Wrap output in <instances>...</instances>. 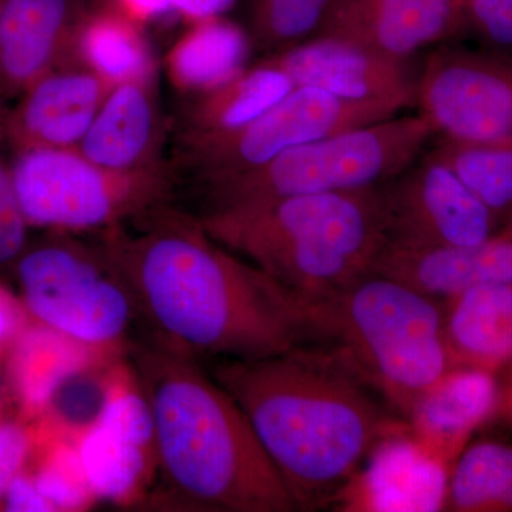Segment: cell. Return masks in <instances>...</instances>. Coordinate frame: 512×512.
I'll list each match as a JSON object with an SVG mask.
<instances>
[{
    "instance_id": "6da1fadb",
    "label": "cell",
    "mask_w": 512,
    "mask_h": 512,
    "mask_svg": "<svg viewBox=\"0 0 512 512\" xmlns=\"http://www.w3.org/2000/svg\"><path fill=\"white\" fill-rule=\"evenodd\" d=\"M104 231L153 342L190 359L259 360L312 342L309 302L167 201Z\"/></svg>"
},
{
    "instance_id": "7a4b0ae2",
    "label": "cell",
    "mask_w": 512,
    "mask_h": 512,
    "mask_svg": "<svg viewBox=\"0 0 512 512\" xmlns=\"http://www.w3.org/2000/svg\"><path fill=\"white\" fill-rule=\"evenodd\" d=\"M211 376L248 417L298 511L332 507L377 443L409 431L318 343L266 359L222 360Z\"/></svg>"
},
{
    "instance_id": "3957f363",
    "label": "cell",
    "mask_w": 512,
    "mask_h": 512,
    "mask_svg": "<svg viewBox=\"0 0 512 512\" xmlns=\"http://www.w3.org/2000/svg\"><path fill=\"white\" fill-rule=\"evenodd\" d=\"M154 426L161 503L201 512H292L291 494L248 417L200 363L158 343L131 350Z\"/></svg>"
},
{
    "instance_id": "277c9868",
    "label": "cell",
    "mask_w": 512,
    "mask_h": 512,
    "mask_svg": "<svg viewBox=\"0 0 512 512\" xmlns=\"http://www.w3.org/2000/svg\"><path fill=\"white\" fill-rule=\"evenodd\" d=\"M198 220L215 241L308 302L372 272L386 245L379 187L251 202Z\"/></svg>"
},
{
    "instance_id": "5b68a950",
    "label": "cell",
    "mask_w": 512,
    "mask_h": 512,
    "mask_svg": "<svg viewBox=\"0 0 512 512\" xmlns=\"http://www.w3.org/2000/svg\"><path fill=\"white\" fill-rule=\"evenodd\" d=\"M309 323L312 342L404 420L420 394L453 367L444 302L377 272L309 302Z\"/></svg>"
},
{
    "instance_id": "8992f818",
    "label": "cell",
    "mask_w": 512,
    "mask_h": 512,
    "mask_svg": "<svg viewBox=\"0 0 512 512\" xmlns=\"http://www.w3.org/2000/svg\"><path fill=\"white\" fill-rule=\"evenodd\" d=\"M433 136L430 121L394 116L291 148L261 167L201 180L207 211L251 202L366 190L416 163Z\"/></svg>"
},
{
    "instance_id": "52a82bcc",
    "label": "cell",
    "mask_w": 512,
    "mask_h": 512,
    "mask_svg": "<svg viewBox=\"0 0 512 512\" xmlns=\"http://www.w3.org/2000/svg\"><path fill=\"white\" fill-rule=\"evenodd\" d=\"M13 272L30 315L79 345H113L138 316L133 293L101 245L42 239L28 244Z\"/></svg>"
},
{
    "instance_id": "ba28073f",
    "label": "cell",
    "mask_w": 512,
    "mask_h": 512,
    "mask_svg": "<svg viewBox=\"0 0 512 512\" xmlns=\"http://www.w3.org/2000/svg\"><path fill=\"white\" fill-rule=\"evenodd\" d=\"M13 183L29 227L106 231L167 201L170 183L158 167L113 171L76 148L16 151Z\"/></svg>"
},
{
    "instance_id": "9c48e42d",
    "label": "cell",
    "mask_w": 512,
    "mask_h": 512,
    "mask_svg": "<svg viewBox=\"0 0 512 512\" xmlns=\"http://www.w3.org/2000/svg\"><path fill=\"white\" fill-rule=\"evenodd\" d=\"M396 101H350L295 87L261 117L227 133L187 136V157L201 180L261 167L291 148L399 116Z\"/></svg>"
},
{
    "instance_id": "30bf717a",
    "label": "cell",
    "mask_w": 512,
    "mask_h": 512,
    "mask_svg": "<svg viewBox=\"0 0 512 512\" xmlns=\"http://www.w3.org/2000/svg\"><path fill=\"white\" fill-rule=\"evenodd\" d=\"M379 191L389 247H471L501 229L497 215L430 153Z\"/></svg>"
},
{
    "instance_id": "8fae6325",
    "label": "cell",
    "mask_w": 512,
    "mask_h": 512,
    "mask_svg": "<svg viewBox=\"0 0 512 512\" xmlns=\"http://www.w3.org/2000/svg\"><path fill=\"white\" fill-rule=\"evenodd\" d=\"M416 103L444 140L512 146V63L501 57L451 47L431 53Z\"/></svg>"
},
{
    "instance_id": "7c38bea8",
    "label": "cell",
    "mask_w": 512,
    "mask_h": 512,
    "mask_svg": "<svg viewBox=\"0 0 512 512\" xmlns=\"http://www.w3.org/2000/svg\"><path fill=\"white\" fill-rule=\"evenodd\" d=\"M288 74L295 87H312L350 101L416 103V84L409 62L367 47L313 37L265 60Z\"/></svg>"
},
{
    "instance_id": "4fadbf2b",
    "label": "cell",
    "mask_w": 512,
    "mask_h": 512,
    "mask_svg": "<svg viewBox=\"0 0 512 512\" xmlns=\"http://www.w3.org/2000/svg\"><path fill=\"white\" fill-rule=\"evenodd\" d=\"M113 89L89 69L63 60L3 111L8 146L76 148L92 126L101 104Z\"/></svg>"
},
{
    "instance_id": "5bb4252c",
    "label": "cell",
    "mask_w": 512,
    "mask_h": 512,
    "mask_svg": "<svg viewBox=\"0 0 512 512\" xmlns=\"http://www.w3.org/2000/svg\"><path fill=\"white\" fill-rule=\"evenodd\" d=\"M464 23L463 0H335L315 37L346 40L409 62Z\"/></svg>"
},
{
    "instance_id": "9a60e30c",
    "label": "cell",
    "mask_w": 512,
    "mask_h": 512,
    "mask_svg": "<svg viewBox=\"0 0 512 512\" xmlns=\"http://www.w3.org/2000/svg\"><path fill=\"white\" fill-rule=\"evenodd\" d=\"M451 468L429 456L410 430L377 443L332 507L345 512L444 510Z\"/></svg>"
},
{
    "instance_id": "2e32d148",
    "label": "cell",
    "mask_w": 512,
    "mask_h": 512,
    "mask_svg": "<svg viewBox=\"0 0 512 512\" xmlns=\"http://www.w3.org/2000/svg\"><path fill=\"white\" fill-rule=\"evenodd\" d=\"M84 0H0V110L66 59Z\"/></svg>"
},
{
    "instance_id": "e0dca14e",
    "label": "cell",
    "mask_w": 512,
    "mask_h": 512,
    "mask_svg": "<svg viewBox=\"0 0 512 512\" xmlns=\"http://www.w3.org/2000/svg\"><path fill=\"white\" fill-rule=\"evenodd\" d=\"M503 389L485 370L453 366L407 414L410 434L429 456L453 467L471 437L500 410Z\"/></svg>"
},
{
    "instance_id": "ac0fdd59",
    "label": "cell",
    "mask_w": 512,
    "mask_h": 512,
    "mask_svg": "<svg viewBox=\"0 0 512 512\" xmlns=\"http://www.w3.org/2000/svg\"><path fill=\"white\" fill-rule=\"evenodd\" d=\"M372 272L447 301L477 286L512 288V241L495 235L471 247L409 249L384 245Z\"/></svg>"
},
{
    "instance_id": "d6986e66",
    "label": "cell",
    "mask_w": 512,
    "mask_h": 512,
    "mask_svg": "<svg viewBox=\"0 0 512 512\" xmlns=\"http://www.w3.org/2000/svg\"><path fill=\"white\" fill-rule=\"evenodd\" d=\"M451 365L497 376L512 366V288L477 286L444 301Z\"/></svg>"
},
{
    "instance_id": "ffe728a7",
    "label": "cell",
    "mask_w": 512,
    "mask_h": 512,
    "mask_svg": "<svg viewBox=\"0 0 512 512\" xmlns=\"http://www.w3.org/2000/svg\"><path fill=\"white\" fill-rule=\"evenodd\" d=\"M157 116L148 83L114 86L76 150L113 171L156 167L150 156L157 140Z\"/></svg>"
},
{
    "instance_id": "44dd1931",
    "label": "cell",
    "mask_w": 512,
    "mask_h": 512,
    "mask_svg": "<svg viewBox=\"0 0 512 512\" xmlns=\"http://www.w3.org/2000/svg\"><path fill=\"white\" fill-rule=\"evenodd\" d=\"M76 56L82 66L113 87L150 83L154 73L153 56L141 26L109 6L87 10L66 59Z\"/></svg>"
},
{
    "instance_id": "7402d4cb",
    "label": "cell",
    "mask_w": 512,
    "mask_h": 512,
    "mask_svg": "<svg viewBox=\"0 0 512 512\" xmlns=\"http://www.w3.org/2000/svg\"><path fill=\"white\" fill-rule=\"evenodd\" d=\"M251 37L237 23L220 18L198 20L167 57V72L178 89L205 94L244 72Z\"/></svg>"
},
{
    "instance_id": "603a6c76",
    "label": "cell",
    "mask_w": 512,
    "mask_h": 512,
    "mask_svg": "<svg viewBox=\"0 0 512 512\" xmlns=\"http://www.w3.org/2000/svg\"><path fill=\"white\" fill-rule=\"evenodd\" d=\"M295 84L288 74L262 62L248 72L202 94L187 136L227 133L247 126L284 100Z\"/></svg>"
},
{
    "instance_id": "cb8c5ba5",
    "label": "cell",
    "mask_w": 512,
    "mask_h": 512,
    "mask_svg": "<svg viewBox=\"0 0 512 512\" xmlns=\"http://www.w3.org/2000/svg\"><path fill=\"white\" fill-rule=\"evenodd\" d=\"M447 512H512V446L483 440L464 448L448 477Z\"/></svg>"
},
{
    "instance_id": "d4e9b609",
    "label": "cell",
    "mask_w": 512,
    "mask_h": 512,
    "mask_svg": "<svg viewBox=\"0 0 512 512\" xmlns=\"http://www.w3.org/2000/svg\"><path fill=\"white\" fill-rule=\"evenodd\" d=\"M430 154L448 165L497 215L501 228L512 221L511 144H467L444 140Z\"/></svg>"
},
{
    "instance_id": "484cf974",
    "label": "cell",
    "mask_w": 512,
    "mask_h": 512,
    "mask_svg": "<svg viewBox=\"0 0 512 512\" xmlns=\"http://www.w3.org/2000/svg\"><path fill=\"white\" fill-rule=\"evenodd\" d=\"M147 451L93 424L79 451L93 494L117 500L133 493L146 474Z\"/></svg>"
},
{
    "instance_id": "4316f807",
    "label": "cell",
    "mask_w": 512,
    "mask_h": 512,
    "mask_svg": "<svg viewBox=\"0 0 512 512\" xmlns=\"http://www.w3.org/2000/svg\"><path fill=\"white\" fill-rule=\"evenodd\" d=\"M67 338L49 329L30 333L20 346L18 380L20 389L30 403L46 402L57 387L72 376L77 366L76 356L64 348Z\"/></svg>"
},
{
    "instance_id": "83f0119b",
    "label": "cell",
    "mask_w": 512,
    "mask_h": 512,
    "mask_svg": "<svg viewBox=\"0 0 512 512\" xmlns=\"http://www.w3.org/2000/svg\"><path fill=\"white\" fill-rule=\"evenodd\" d=\"M335 0H271L251 10L252 29L261 45L288 49L312 39Z\"/></svg>"
},
{
    "instance_id": "f1b7e54d",
    "label": "cell",
    "mask_w": 512,
    "mask_h": 512,
    "mask_svg": "<svg viewBox=\"0 0 512 512\" xmlns=\"http://www.w3.org/2000/svg\"><path fill=\"white\" fill-rule=\"evenodd\" d=\"M2 116L3 110H0V272L13 269L29 244V224L16 194L12 163L3 153L8 141L3 133Z\"/></svg>"
},
{
    "instance_id": "f546056e",
    "label": "cell",
    "mask_w": 512,
    "mask_h": 512,
    "mask_svg": "<svg viewBox=\"0 0 512 512\" xmlns=\"http://www.w3.org/2000/svg\"><path fill=\"white\" fill-rule=\"evenodd\" d=\"M97 424L137 446L154 451L153 417L140 387L138 393L127 389L107 393Z\"/></svg>"
},
{
    "instance_id": "4dcf8cb0",
    "label": "cell",
    "mask_w": 512,
    "mask_h": 512,
    "mask_svg": "<svg viewBox=\"0 0 512 512\" xmlns=\"http://www.w3.org/2000/svg\"><path fill=\"white\" fill-rule=\"evenodd\" d=\"M35 483L57 511L82 507L94 495L84 473L80 454L72 451L57 454L43 467Z\"/></svg>"
},
{
    "instance_id": "1f68e13d",
    "label": "cell",
    "mask_w": 512,
    "mask_h": 512,
    "mask_svg": "<svg viewBox=\"0 0 512 512\" xmlns=\"http://www.w3.org/2000/svg\"><path fill=\"white\" fill-rule=\"evenodd\" d=\"M464 20L487 45L512 55V0H463Z\"/></svg>"
},
{
    "instance_id": "d6a6232c",
    "label": "cell",
    "mask_w": 512,
    "mask_h": 512,
    "mask_svg": "<svg viewBox=\"0 0 512 512\" xmlns=\"http://www.w3.org/2000/svg\"><path fill=\"white\" fill-rule=\"evenodd\" d=\"M28 446L29 439L22 427L10 423L0 426V501L18 476Z\"/></svg>"
},
{
    "instance_id": "836d02e7",
    "label": "cell",
    "mask_w": 512,
    "mask_h": 512,
    "mask_svg": "<svg viewBox=\"0 0 512 512\" xmlns=\"http://www.w3.org/2000/svg\"><path fill=\"white\" fill-rule=\"evenodd\" d=\"M6 511H57L55 505L40 493L35 481L16 476L6 491Z\"/></svg>"
},
{
    "instance_id": "e575fe53",
    "label": "cell",
    "mask_w": 512,
    "mask_h": 512,
    "mask_svg": "<svg viewBox=\"0 0 512 512\" xmlns=\"http://www.w3.org/2000/svg\"><path fill=\"white\" fill-rule=\"evenodd\" d=\"M103 2V6L119 10L140 26L175 12L171 0H103Z\"/></svg>"
},
{
    "instance_id": "d590c367",
    "label": "cell",
    "mask_w": 512,
    "mask_h": 512,
    "mask_svg": "<svg viewBox=\"0 0 512 512\" xmlns=\"http://www.w3.org/2000/svg\"><path fill=\"white\" fill-rule=\"evenodd\" d=\"M175 12L181 13L192 22L220 18L234 8L237 0H171Z\"/></svg>"
},
{
    "instance_id": "8d00e7d4",
    "label": "cell",
    "mask_w": 512,
    "mask_h": 512,
    "mask_svg": "<svg viewBox=\"0 0 512 512\" xmlns=\"http://www.w3.org/2000/svg\"><path fill=\"white\" fill-rule=\"evenodd\" d=\"M20 315L18 306L8 292L0 285V346L18 332Z\"/></svg>"
},
{
    "instance_id": "74e56055",
    "label": "cell",
    "mask_w": 512,
    "mask_h": 512,
    "mask_svg": "<svg viewBox=\"0 0 512 512\" xmlns=\"http://www.w3.org/2000/svg\"><path fill=\"white\" fill-rule=\"evenodd\" d=\"M498 414L503 416L504 419H507L512 424V384L503 389V394H501L500 410H498Z\"/></svg>"
},
{
    "instance_id": "f35d334b",
    "label": "cell",
    "mask_w": 512,
    "mask_h": 512,
    "mask_svg": "<svg viewBox=\"0 0 512 512\" xmlns=\"http://www.w3.org/2000/svg\"><path fill=\"white\" fill-rule=\"evenodd\" d=\"M497 235L498 237L510 239V241H512V221L507 222Z\"/></svg>"
},
{
    "instance_id": "ab89813d",
    "label": "cell",
    "mask_w": 512,
    "mask_h": 512,
    "mask_svg": "<svg viewBox=\"0 0 512 512\" xmlns=\"http://www.w3.org/2000/svg\"><path fill=\"white\" fill-rule=\"evenodd\" d=\"M271 2V0H249V8L255 9L259 6L265 5V3Z\"/></svg>"
}]
</instances>
